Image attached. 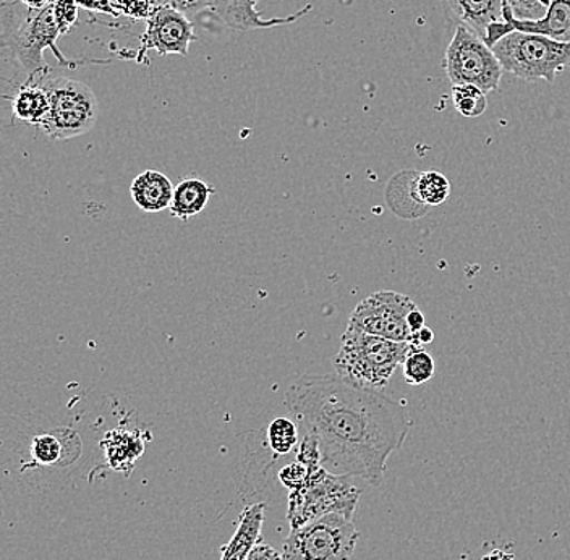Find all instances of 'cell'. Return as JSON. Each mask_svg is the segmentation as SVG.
<instances>
[{
    "instance_id": "obj_20",
    "label": "cell",
    "mask_w": 570,
    "mask_h": 560,
    "mask_svg": "<svg viewBox=\"0 0 570 560\" xmlns=\"http://www.w3.org/2000/svg\"><path fill=\"white\" fill-rule=\"evenodd\" d=\"M413 193L416 202L423 206H440L451 195V184L448 178L436 170L430 173H416L413 180Z\"/></svg>"
},
{
    "instance_id": "obj_12",
    "label": "cell",
    "mask_w": 570,
    "mask_h": 560,
    "mask_svg": "<svg viewBox=\"0 0 570 560\" xmlns=\"http://www.w3.org/2000/svg\"><path fill=\"white\" fill-rule=\"evenodd\" d=\"M31 469L69 466L81 455V441L71 430H57L35 436L30 445Z\"/></svg>"
},
{
    "instance_id": "obj_1",
    "label": "cell",
    "mask_w": 570,
    "mask_h": 560,
    "mask_svg": "<svg viewBox=\"0 0 570 560\" xmlns=\"http://www.w3.org/2000/svg\"><path fill=\"white\" fill-rule=\"evenodd\" d=\"M285 409L318 442L321 465L380 488L386 465L409 436L407 412L380 391L334 374H303L288 385Z\"/></svg>"
},
{
    "instance_id": "obj_21",
    "label": "cell",
    "mask_w": 570,
    "mask_h": 560,
    "mask_svg": "<svg viewBox=\"0 0 570 560\" xmlns=\"http://www.w3.org/2000/svg\"><path fill=\"white\" fill-rule=\"evenodd\" d=\"M267 444L274 455L291 454L301 444V428L291 419H276L267 426Z\"/></svg>"
},
{
    "instance_id": "obj_29",
    "label": "cell",
    "mask_w": 570,
    "mask_h": 560,
    "mask_svg": "<svg viewBox=\"0 0 570 560\" xmlns=\"http://www.w3.org/2000/svg\"><path fill=\"white\" fill-rule=\"evenodd\" d=\"M166 3L188 17L206 9H214L216 0H167Z\"/></svg>"
},
{
    "instance_id": "obj_6",
    "label": "cell",
    "mask_w": 570,
    "mask_h": 560,
    "mask_svg": "<svg viewBox=\"0 0 570 560\" xmlns=\"http://www.w3.org/2000/svg\"><path fill=\"white\" fill-rule=\"evenodd\" d=\"M360 495L362 491L348 477L330 473L323 465L308 470L306 487L288 494L287 522L291 528H298L327 513L354 519Z\"/></svg>"
},
{
    "instance_id": "obj_5",
    "label": "cell",
    "mask_w": 570,
    "mask_h": 560,
    "mask_svg": "<svg viewBox=\"0 0 570 560\" xmlns=\"http://www.w3.org/2000/svg\"><path fill=\"white\" fill-rule=\"evenodd\" d=\"M36 75L49 96V116L41 130L57 141L88 134L99 116L98 99L92 89L71 78L39 71Z\"/></svg>"
},
{
    "instance_id": "obj_15",
    "label": "cell",
    "mask_w": 570,
    "mask_h": 560,
    "mask_svg": "<svg viewBox=\"0 0 570 560\" xmlns=\"http://www.w3.org/2000/svg\"><path fill=\"white\" fill-rule=\"evenodd\" d=\"M101 448L109 469L122 472L125 477H128L135 469L137 460L145 452V441H142L140 431L117 428V430L106 433L101 441Z\"/></svg>"
},
{
    "instance_id": "obj_34",
    "label": "cell",
    "mask_w": 570,
    "mask_h": 560,
    "mask_svg": "<svg viewBox=\"0 0 570 560\" xmlns=\"http://www.w3.org/2000/svg\"><path fill=\"white\" fill-rule=\"evenodd\" d=\"M23 6L30 7V9H45L52 0H20Z\"/></svg>"
},
{
    "instance_id": "obj_4",
    "label": "cell",
    "mask_w": 570,
    "mask_h": 560,
    "mask_svg": "<svg viewBox=\"0 0 570 560\" xmlns=\"http://www.w3.org/2000/svg\"><path fill=\"white\" fill-rule=\"evenodd\" d=\"M502 70L525 81L552 83L570 67V42H559L548 36L512 31L493 48Z\"/></svg>"
},
{
    "instance_id": "obj_19",
    "label": "cell",
    "mask_w": 570,
    "mask_h": 560,
    "mask_svg": "<svg viewBox=\"0 0 570 560\" xmlns=\"http://www.w3.org/2000/svg\"><path fill=\"white\" fill-rule=\"evenodd\" d=\"M216 193L208 181L198 177H185L174 188V198L170 203V216L188 220L198 216L208 206L209 198Z\"/></svg>"
},
{
    "instance_id": "obj_8",
    "label": "cell",
    "mask_w": 570,
    "mask_h": 560,
    "mask_svg": "<svg viewBox=\"0 0 570 560\" xmlns=\"http://www.w3.org/2000/svg\"><path fill=\"white\" fill-rule=\"evenodd\" d=\"M444 69L452 87L472 85L488 95L497 91L501 83L502 67L493 49L488 48L483 39L463 24H459L454 38L449 42Z\"/></svg>"
},
{
    "instance_id": "obj_25",
    "label": "cell",
    "mask_w": 570,
    "mask_h": 560,
    "mask_svg": "<svg viewBox=\"0 0 570 560\" xmlns=\"http://www.w3.org/2000/svg\"><path fill=\"white\" fill-rule=\"evenodd\" d=\"M77 0H53V20L59 27L60 35L69 33L71 27L77 23Z\"/></svg>"
},
{
    "instance_id": "obj_28",
    "label": "cell",
    "mask_w": 570,
    "mask_h": 560,
    "mask_svg": "<svg viewBox=\"0 0 570 560\" xmlns=\"http://www.w3.org/2000/svg\"><path fill=\"white\" fill-rule=\"evenodd\" d=\"M117 9L122 10L125 16L148 20L155 12L156 7L153 6L151 0H119Z\"/></svg>"
},
{
    "instance_id": "obj_2",
    "label": "cell",
    "mask_w": 570,
    "mask_h": 560,
    "mask_svg": "<svg viewBox=\"0 0 570 560\" xmlns=\"http://www.w3.org/2000/svg\"><path fill=\"white\" fill-rule=\"evenodd\" d=\"M415 345L345 330L341 348L333 358L337 376L360 387L381 391L390 384L392 374L405 362Z\"/></svg>"
},
{
    "instance_id": "obj_23",
    "label": "cell",
    "mask_w": 570,
    "mask_h": 560,
    "mask_svg": "<svg viewBox=\"0 0 570 560\" xmlns=\"http://www.w3.org/2000/svg\"><path fill=\"white\" fill-rule=\"evenodd\" d=\"M452 102L455 109L463 117L475 119L483 116L487 110V95L481 89L472 87V85H455L452 87Z\"/></svg>"
},
{
    "instance_id": "obj_32",
    "label": "cell",
    "mask_w": 570,
    "mask_h": 560,
    "mask_svg": "<svg viewBox=\"0 0 570 560\" xmlns=\"http://www.w3.org/2000/svg\"><path fill=\"white\" fill-rule=\"evenodd\" d=\"M407 324L410 333L415 335L416 333H420V331L423 330V327L426 326L425 324V315H423L422 312H420L419 308L413 310L412 313H410L407 317Z\"/></svg>"
},
{
    "instance_id": "obj_26",
    "label": "cell",
    "mask_w": 570,
    "mask_h": 560,
    "mask_svg": "<svg viewBox=\"0 0 570 560\" xmlns=\"http://www.w3.org/2000/svg\"><path fill=\"white\" fill-rule=\"evenodd\" d=\"M279 480L288 491L302 490L308 483V470L301 462L288 463L281 470Z\"/></svg>"
},
{
    "instance_id": "obj_30",
    "label": "cell",
    "mask_w": 570,
    "mask_h": 560,
    "mask_svg": "<svg viewBox=\"0 0 570 560\" xmlns=\"http://www.w3.org/2000/svg\"><path fill=\"white\" fill-rule=\"evenodd\" d=\"M247 560H284V556L283 552L277 551L273 546L259 541L249 552Z\"/></svg>"
},
{
    "instance_id": "obj_24",
    "label": "cell",
    "mask_w": 570,
    "mask_h": 560,
    "mask_svg": "<svg viewBox=\"0 0 570 560\" xmlns=\"http://www.w3.org/2000/svg\"><path fill=\"white\" fill-rule=\"evenodd\" d=\"M551 0H505L517 20H540L547 16Z\"/></svg>"
},
{
    "instance_id": "obj_7",
    "label": "cell",
    "mask_w": 570,
    "mask_h": 560,
    "mask_svg": "<svg viewBox=\"0 0 570 560\" xmlns=\"http://www.w3.org/2000/svg\"><path fill=\"white\" fill-rule=\"evenodd\" d=\"M360 531L354 519L327 513L305 525L292 528L283 544L284 560H351Z\"/></svg>"
},
{
    "instance_id": "obj_22",
    "label": "cell",
    "mask_w": 570,
    "mask_h": 560,
    "mask_svg": "<svg viewBox=\"0 0 570 560\" xmlns=\"http://www.w3.org/2000/svg\"><path fill=\"white\" fill-rule=\"evenodd\" d=\"M404 369V377L409 384L422 385L428 381L433 380L436 373V365H434L433 356L425 351V348L413 347L410 351L407 358L402 363Z\"/></svg>"
},
{
    "instance_id": "obj_16",
    "label": "cell",
    "mask_w": 570,
    "mask_h": 560,
    "mask_svg": "<svg viewBox=\"0 0 570 560\" xmlns=\"http://www.w3.org/2000/svg\"><path fill=\"white\" fill-rule=\"evenodd\" d=\"M174 185L158 170H145L135 177L130 187L131 199L145 213L155 214L169 209L174 198Z\"/></svg>"
},
{
    "instance_id": "obj_3",
    "label": "cell",
    "mask_w": 570,
    "mask_h": 560,
    "mask_svg": "<svg viewBox=\"0 0 570 560\" xmlns=\"http://www.w3.org/2000/svg\"><path fill=\"white\" fill-rule=\"evenodd\" d=\"M59 36L53 0L45 9H30L20 0L0 3V51L13 57L28 73L42 69L45 49H52L59 60H66L57 49Z\"/></svg>"
},
{
    "instance_id": "obj_33",
    "label": "cell",
    "mask_w": 570,
    "mask_h": 560,
    "mask_svg": "<svg viewBox=\"0 0 570 560\" xmlns=\"http://www.w3.org/2000/svg\"><path fill=\"white\" fill-rule=\"evenodd\" d=\"M434 341V333L430 330V327H423L420 333L413 335L412 345L415 347L423 348L425 345L431 344Z\"/></svg>"
},
{
    "instance_id": "obj_11",
    "label": "cell",
    "mask_w": 570,
    "mask_h": 560,
    "mask_svg": "<svg viewBox=\"0 0 570 560\" xmlns=\"http://www.w3.org/2000/svg\"><path fill=\"white\" fill-rule=\"evenodd\" d=\"M259 0H216L214 12L235 31L267 30L281 24L295 23L298 18L306 16L312 6L285 18H265L256 10Z\"/></svg>"
},
{
    "instance_id": "obj_13",
    "label": "cell",
    "mask_w": 570,
    "mask_h": 560,
    "mask_svg": "<svg viewBox=\"0 0 570 560\" xmlns=\"http://www.w3.org/2000/svg\"><path fill=\"white\" fill-rule=\"evenodd\" d=\"M502 17L508 18L514 30L522 33L548 36L559 42H570V0H551L547 16L540 20H517L508 3Z\"/></svg>"
},
{
    "instance_id": "obj_17",
    "label": "cell",
    "mask_w": 570,
    "mask_h": 560,
    "mask_svg": "<svg viewBox=\"0 0 570 560\" xmlns=\"http://www.w3.org/2000/svg\"><path fill=\"white\" fill-rule=\"evenodd\" d=\"M13 117L20 122L42 127L49 116V96L38 75H30L12 98Z\"/></svg>"
},
{
    "instance_id": "obj_27",
    "label": "cell",
    "mask_w": 570,
    "mask_h": 560,
    "mask_svg": "<svg viewBox=\"0 0 570 560\" xmlns=\"http://www.w3.org/2000/svg\"><path fill=\"white\" fill-rule=\"evenodd\" d=\"M297 462L303 463L306 470L318 469V466H321L318 442L309 436V434H303L301 444H298Z\"/></svg>"
},
{
    "instance_id": "obj_10",
    "label": "cell",
    "mask_w": 570,
    "mask_h": 560,
    "mask_svg": "<svg viewBox=\"0 0 570 560\" xmlns=\"http://www.w3.org/2000/svg\"><path fill=\"white\" fill-rule=\"evenodd\" d=\"M195 39L194 24L188 17L178 12L169 3H164L156 7L153 16L146 20V30L141 38L140 62L148 51H156L159 56L177 53V56L187 57Z\"/></svg>"
},
{
    "instance_id": "obj_9",
    "label": "cell",
    "mask_w": 570,
    "mask_h": 560,
    "mask_svg": "<svg viewBox=\"0 0 570 560\" xmlns=\"http://www.w3.org/2000/svg\"><path fill=\"white\" fill-rule=\"evenodd\" d=\"M415 308L419 306L407 295L392 291L374 292L355 306L348 317L347 330L412 344L407 317Z\"/></svg>"
},
{
    "instance_id": "obj_31",
    "label": "cell",
    "mask_w": 570,
    "mask_h": 560,
    "mask_svg": "<svg viewBox=\"0 0 570 560\" xmlns=\"http://www.w3.org/2000/svg\"><path fill=\"white\" fill-rule=\"evenodd\" d=\"M78 7H83L87 10H96L102 13H117L116 7L110 0H77Z\"/></svg>"
},
{
    "instance_id": "obj_18",
    "label": "cell",
    "mask_w": 570,
    "mask_h": 560,
    "mask_svg": "<svg viewBox=\"0 0 570 560\" xmlns=\"http://www.w3.org/2000/svg\"><path fill=\"white\" fill-rule=\"evenodd\" d=\"M463 27L483 39L491 23L504 20L505 0H448Z\"/></svg>"
},
{
    "instance_id": "obj_14",
    "label": "cell",
    "mask_w": 570,
    "mask_h": 560,
    "mask_svg": "<svg viewBox=\"0 0 570 560\" xmlns=\"http://www.w3.org/2000/svg\"><path fill=\"white\" fill-rule=\"evenodd\" d=\"M266 502H256L242 510L240 522L229 543L220 549V560H247L249 552L262 538L266 517Z\"/></svg>"
}]
</instances>
